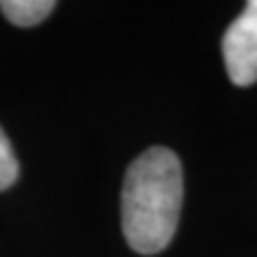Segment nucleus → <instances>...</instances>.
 I'll use <instances>...</instances> for the list:
<instances>
[{
    "label": "nucleus",
    "mask_w": 257,
    "mask_h": 257,
    "mask_svg": "<svg viewBox=\"0 0 257 257\" xmlns=\"http://www.w3.org/2000/svg\"><path fill=\"white\" fill-rule=\"evenodd\" d=\"M184 200V172L174 150L155 146L138 155L121 186V231L138 255H157L172 243Z\"/></svg>",
    "instance_id": "obj_1"
},
{
    "label": "nucleus",
    "mask_w": 257,
    "mask_h": 257,
    "mask_svg": "<svg viewBox=\"0 0 257 257\" xmlns=\"http://www.w3.org/2000/svg\"><path fill=\"white\" fill-rule=\"evenodd\" d=\"M221 55L236 86H252L257 81V0L245 3V10L231 22L221 38Z\"/></svg>",
    "instance_id": "obj_2"
},
{
    "label": "nucleus",
    "mask_w": 257,
    "mask_h": 257,
    "mask_svg": "<svg viewBox=\"0 0 257 257\" xmlns=\"http://www.w3.org/2000/svg\"><path fill=\"white\" fill-rule=\"evenodd\" d=\"M0 10L15 27L29 29L50 17V12L55 10V3L53 0H3Z\"/></svg>",
    "instance_id": "obj_3"
},
{
    "label": "nucleus",
    "mask_w": 257,
    "mask_h": 257,
    "mask_svg": "<svg viewBox=\"0 0 257 257\" xmlns=\"http://www.w3.org/2000/svg\"><path fill=\"white\" fill-rule=\"evenodd\" d=\"M19 176V165L17 157H15V150L10 146L5 131L0 128V191H5L17 181Z\"/></svg>",
    "instance_id": "obj_4"
}]
</instances>
